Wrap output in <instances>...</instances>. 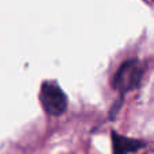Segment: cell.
I'll use <instances>...</instances> for the list:
<instances>
[{"mask_svg": "<svg viewBox=\"0 0 154 154\" xmlns=\"http://www.w3.org/2000/svg\"><path fill=\"white\" fill-rule=\"evenodd\" d=\"M153 2H154V0H153Z\"/></svg>", "mask_w": 154, "mask_h": 154, "instance_id": "4", "label": "cell"}, {"mask_svg": "<svg viewBox=\"0 0 154 154\" xmlns=\"http://www.w3.org/2000/svg\"><path fill=\"white\" fill-rule=\"evenodd\" d=\"M42 108L50 116H61L68 108V96L57 81H43L39 89Z\"/></svg>", "mask_w": 154, "mask_h": 154, "instance_id": "2", "label": "cell"}, {"mask_svg": "<svg viewBox=\"0 0 154 154\" xmlns=\"http://www.w3.org/2000/svg\"><path fill=\"white\" fill-rule=\"evenodd\" d=\"M111 142H112V154H130L143 149L146 142L135 138H128L122 134L111 131Z\"/></svg>", "mask_w": 154, "mask_h": 154, "instance_id": "3", "label": "cell"}, {"mask_svg": "<svg viewBox=\"0 0 154 154\" xmlns=\"http://www.w3.org/2000/svg\"><path fill=\"white\" fill-rule=\"evenodd\" d=\"M143 73L145 66L138 58L127 60L116 69L112 79V87L120 95H126L127 92L137 89L141 85Z\"/></svg>", "mask_w": 154, "mask_h": 154, "instance_id": "1", "label": "cell"}]
</instances>
